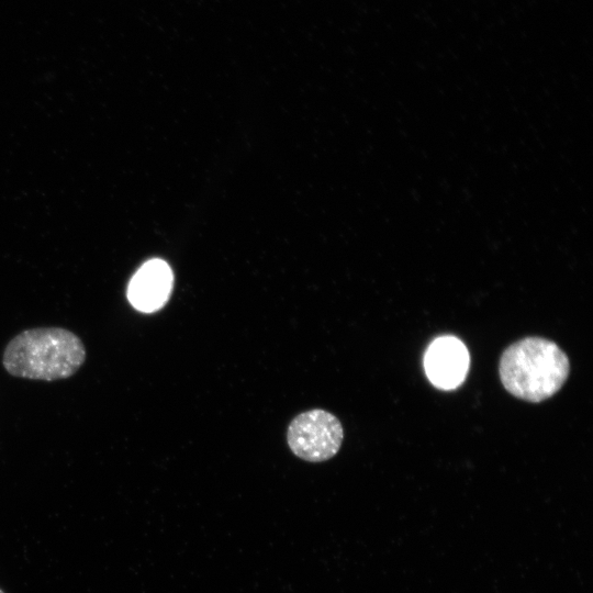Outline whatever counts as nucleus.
Returning a JSON list of instances; mask_svg holds the SVG:
<instances>
[{"label":"nucleus","instance_id":"obj_1","mask_svg":"<svg viewBox=\"0 0 593 593\" xmlns=\"http://www.w3.org/2000/svg\"><path fill=\"white\" fill-rule=\"evenodd\" d=\"M570 362L552 340L526 337L510 345L499 363L505 390L517 399L538 403L555 395L569 377Z\"/></svg>","mask_w":593,"mask_h":593},{"label":"nucleus","instance_id":"obj_2","mask_svg":"<svg viewBox=\"0 0 593 593\" xmlns=\"http://www.w3.org/2000/svg\"><path fill=\"white\" fill-rule=\"evenodd\" d=\"M86 360L81 339L60 327L21 332L7 345L2 362L13 377L54 381L74 376Z\"/></svg>","mask_w":593,"mask_h":593},{"label":"nucleus","instance_id":"obj_5","mask_svg":"<svg viewBox=\"0 0 593 593\" xmlns=\"http://www.w3.org/2000/svg\"><path fill=\"white\" fill-rule=\"evenodd\" d=\"M172 283L174 275L168 264L161 259H150L132 277L127 299L141 312H155L168 301Z\"/></svg>","mask_w":593,"mask_h":593},{"label":"nucleus","instance_id":"obj_6","mask_svg":"<svg viewBox=\"0 0 593 593\" xmlns=\"http://www.w3.org/2000/svg\"><path fill=\"white\" fill-rule=\"evenodd\" d=\"M0 593H4V592L0 589Z\"/></svg>","mask_w":593,"mask_h":593},{"label":"nucleus","instance_id":"obj_3","mask_svg":"<svg viewBox=\"0 0 593 593\" xmlns=\"http://www.w3.org/2000/svg\"><path fill=\"white\" fill-rule=\"evenodd\" d=\"M344 429L332 413L315 409L296 415L289 424L287 440L291 451L305 461L333 458L343 444Z\"/></svg>","mask_w":593,"mask_h":593},{"label":"nucleus","instance_id":"obj_4","mask_svg":"<svg viewBox=\"0 0 593 593\" xmlns=\"http://www.w3.org/2000/svg\"><path fill=\"white\" fill-rule=\"evenodd\" d=\"M470 356L466 345L454 336L436 338L427 348L424 367L429 381L438 389L458 388L469 370Z\"/></svg>","mask_w":593,"mask_h":593}]
</instances>
